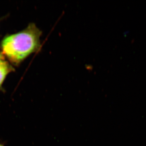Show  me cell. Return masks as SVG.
Segmentation results:
<instances>
[{"mask_svg": "<svg viewBox=\"0 0 146 146\" xmlns=\"http://www.w3.org/2000/svg\"><path fill=\"white\" fill-rule=\"evenodd\" d=\"M42 32L34 24H31L21 32L7 36L2 43L4 54L15 63H19L29 55L40 49Z\"/></svg>", "mask_w": 146, "mask_h": 146, "instance_id": "6da1fadb", "label": "cell"}, {"mask_svg": "<svg viewBox=\"0 0 146 146\" xmlns=\"http://www.w3.org/2000/svg\"><path fill=\"white\" fill-rule=\"evenodd\" d=\"M12 70L13 68L0 54V90L2 89V85L6 76Z\"/></svg>", "mask_w": 146, "mask_h": 146, "instance_id": "7a4b0ae2", "label": "cell"}, {"mask_svg": "<svg viewBox=\"0 0 146 146\" xmlns=\"http://www.w3.org/2000/svg\"><path fill=\"white\" fill-rule=\"evenodd\" d=\"M0 146H3V145H1V144H0Z\"/></svg>", "mask_w": 146, "mask_h": 146, "instance_id": "3957f363", "label": "cell"}]
</instances>
